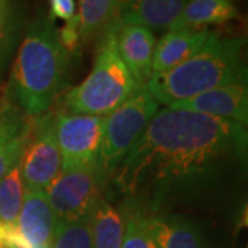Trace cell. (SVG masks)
<instances>
[{
  "label": "cell",
  "mask_w": 248,
  "mask_h": 248,
  "mask_svg": "<svg viewBox=\"0 0 248 248\" xmlns=\"http://www.w3.org/2000/svg\"><path fill=\"white\" fill-rule=\"evenodd\" d=\"M247 127L164 107L110 177L146 215L219 203L246 178Z\"/></svg>",
  "instance_id": "6da1fadb"
},
{
  "label": "cell",
  "mask_w": 248,
  "mask_h": 248,
  "mask_svg": "<svg viewBox=\"0 0 248 248\" xmlns=\"http://www.w3.org/2000/svg\"><path fill=\"white\" fill-rule=\"evenodd\" d=\"M71 57L48 13L40 10L25 28L7 86L10 97L25 115L36 119L51 109L68 83Z\"/></svg>",
  "instance_id": "7a4b0ae2"
},
{
  "label": "cell",
  "mask_w": 248,
  "mask_h": 248,
  "mask_svg": "<svg viewBox=\"0 0 248 248\" xmlns=\"http://www.w3.org/2000/svg\"><path fill=\"white\" fill-rule=\"evenodd\" d=\"M244 48L243 36L211 32L195 55L170 71L152 75L146 87L160 105L171 107L210 90L247 83Z\"/></svg>",
  "instance_id": "3957f363"
},
{
  "label": "cell",
  "mask_w": 248,
  "mask_h": 248,
  "mask_svg": "<svg viewBox=\"0 0 248 248\" xmlns=\"http://www.w3.org/2000/svg\"><path fill=\"white\" fill-rule=\"evenodd\" d=\"M115 22L101 35L89 76L63 98V107L69 113L107 116L138 87L117 53Z\"/></svg>",
  "instance_id": "277c9868"
},
{
  "label": "cell",
  "mask_w": 248,
  "mask_h": 248,
  "mask_svg": "<svg viewBox=\"0 0 248 248\" xmlns=\"http://www.w3.org/2000/svg\"><path fill=\"white\" fill-rule=\"evenodd\" d=\"M159 109L160 104L148 87L138 86L122 105L104 116L102 141L97 160L101 182L113 175Z\"/></svg>",
  "instance_id": "5b68a950"
},
{
  "label": "cell",
  "mask_w": 248,
  "mask_h": 248,
  "mask_svg": "<svg viewBox=\"0 0 248 248\" xmlns=\"http://www.w3.org/2000/svg\"><path fill=\"white\" fill-rule=\"evenodd\" d=\"M97 166L61 169L46 190L58 222L87 219L101 197Z\"/></svg>",
  "instance_id": "8992f818"
},
{
  "label": "cell",
  "mask_w": 248,
  "mask_h": 248,
  "mask_svg": "<svg viewBox=\"0 0 248 248\" xmlns=\"http://www.w3.org/2000/svg\"><path fill=\"white\" fill-rule=\"evenodd\" d=\"M61 170V155L55 138V113L35 119L21 156V174L27 192H46Z\"/></svg>",
  "instance_id": "52a82bcc"
},
{
  "label": "cell",
  "mask_w": 248,
  "mask_h": 248,
  "mask_svg": "<svg viewBox=\"0 0 248 248\" xmlns=\"http://www.w3.org/2000/svg\"><path fill=\"white\" fill-rule=\"evenodd\" d=\"M104 116L55 113V138L61 169L97 166L102 141Z\"/></svg>",
  "instance_id": "ba28073f"
},
{
  "label": "cell",
  "mask_w": 248,
  "mask_h": 248,
  "mask_svg": "<svg viewBox=\"0 0 248 248\" xmlns=\"http://www.w3.org/2000/svg\"><path fill=\"white\" fill-rule=\"evenodd\" d=\"M58 219L46 192H25L16 226L3 231V248H53Z\"/></svg>",
  "instance_id": "9c48e42d"
},
{
  "label": "cell",
  "mask_w": 248,
  "mask_h": 248,
  "mask_svg": "<svg viewBox=\"0 0 248 248\" xmlns=\"http://www.w3.org/2000/svg\"><path fill=\"white\" fill-rule=\"evenodd\" d=\"M171 108L192 110L247 127L248 87L247 83H234L210 90L196 97L171 105Z\"/></svg>",
  "instance_id": "30bf717a"
},
{
  "label": "cell",
  "mask_w": 248,
  "mask_h": 248,
  "mask_svg": "<svg viewBox=\"0 0 248 248\" xmlns=\"http://www.w3.org/2000/svg\"><path fill=\"white\" fill-rule=\"evenodd\" d=\"M115 40L117 53L137 86H146L152 78V61L156 45L153 32L141 25L124 24L116 19Z\"/></svg>",
  "instance_id": "8fae6325"
},
{
  "label": "cell",
  "mask_w": 248,
  "mask_h": 248,
  "mask_svg": "<svg viewBox=\"0 0 248 248\" xmlns=\"http://www.w3.org/2000/svg\"><path fill=\"white\" fill-rule=\"evenodd\" d=\"M35 119L27 116L6 91L0 98V181L21 160Z\"/></svg>",
  "instance_id": "7c38bea8"
},
{
  "label": "cell",
  "mask_w": 248,
  "mask_h": 248,
  "mask_svg": "<svg viewBox=\"0 0 248 248\" xmlns=\"http://www.w3.org/2000/svg\"><path fill=\"white\" fill-rule=\"evenodd\" d=\"M208 29H169L155 45L152 75L167 72L195 55L207 42Z\"/></svg>",
  "instance_id": "4fadbf2b"
},
{
  "label": "cell",
  "mask_w": 248,
  "mask_h": 248,
  "mask_svg": "<svg viewBox=\"0 0 248 248\" xmlns=\"http://www.w3.org/2000/svg\"><path fill=\"white\" fill-rule=\"evenodd\" d=\"M146 221L159 248H211L200 226L182 214L146 215Z\"/></svg>",
  "instance_id": "5bb4252c"
},
{
  "label": "cell",
  "mask_w": 248,
  "mask_h": 248,
  "mask_svg": "<svg viewBox=\"0 0 248 248\" xmlns=\"http://www.w3.org/2000/svg\"><path fill=\"white\" fill-rule=\"evenodd\" d=\"M189 0H123L119 21L153 31H169Z\"/></svg>",
  "instance_id": "9a60e30c"
},
{
  "label": "cell",
  "mask_w": 248,
  "mask_h": 248,
  "mask_svg": "<svg viewBox=\"0 0 248 248\" xmlns=\"http://www.w3.org/2000/svg\"><path fill=\"white\" fill-rule=\"evenodd\" d=\"M239 17L232 0H189L181 16L170 29H207Z\"/></svg>",
  "instance_id": "2e32d148"
},
{
  "label": "cell",
  "mask_w": 248,
  "mask_h": 248,
  "mask_svg": "<svg viewBox=\"0 0 248 248\" xmlns=\"http://www.w3.org/2000/svg\"><path fill=\"white\" fill-rule=\"evenodd\" d=\"M89 219L93 248H122L124 237L123 210H119L101 195Z\"/></svg>",
  "instance_id": "e0dca14e"
},
{
  "label": "cell",
  "mask_w": 248,
  "mask_h": 248,
  "mask_svg": "<svg viewBox=\"0 0 248 248\" xmlns=\"http://www.w3.org/2000/svg\"><path fill=\"white\" fill-rule=\"evenodd\" d=\"M25 17L16 0H0V83L25 32Z\"/></svg>",
  "instance_id": "ac0fdd59"
},
{
  "label": "cell",
  "mask_w": 248,
  "mask_h": 248,
  "mask_svg": "<svg viewBox=\"0 0 248 248\" xmlns=\"http://www.w3.org/2000/svg\"><path fill=\"white\" fill-rule=\"evenodd\" d=\"M123 0H79L81 45L99 37L119 18Z\"/></svg>",
  "instance_id": "d6986e66"
},
{
  "label": "cell",
  "mask_w": 248,
  "mask_h": 248,
  "mask_svg": "<svg viewBox=\"0 0 248 248\" xmlns=\"http://www.w3.org/2000/svg\"><path fill=\"white\" fill-rule=\"evenodd\" d=\"M25 192L19 160L0 181V228L3 231L16 226Z\"/></svg>",
  "instance_id": "ffe728a7"
},
{
  "label": "cell",
  "mask_w": 248,
  "mask_h": 248,
  "mask_svg": "<svg viewBox=\"0 0 248 248\" xmlns=\"http://www.w3.org/2000/svg\"><path fill=\"white\" fill-rule=\"evenodd\" d=\"M124 237L122 248H159L152 237L146 214L137 207L124 203Z\"/></svg>",
  "instance_id": "44dd1931"
},
{
  "label": "cell",
  "mask_w": 248,
  "mask_h": 248,
  "mask_svg": "<svg viewBox=\"0 0 248 248\" xmlns=\"http://www.w3.org/2000/svg\"><path fill=\"white\" fill-rule=\"evenodd\" d=\"M89 218L58 222L54 232L53 248H93Z\"/></svg>",
  "instance_id": "7402d4cb"
},
{
  "label": "cell",
  "mask_w": 248,
  "mask_h": 248,
  "mask_svg": "<svg viewBox=\"0 0 248 248\" xmlns=\"http://www.w3.org/2000/svg\"><path fill=\"white\" fill-rule=\"evenodd\" d=\"M58 36H60V42H61L62 47L71 55L79 50V47L81 46V36H80V25L78 16H75L69 21H66L63 28L58 31Z\"/></svg>",
  "instance_id": "603a6c76"
},
{
  "label": "cell",
  "mask_w": 248,
  "mask_h": 248,
  "mask_svg": "<svg viewBox=\"0 0 248 248\" xmlns=\"http://www.w3.org/2000/svg\"><path fill=\"white\" fill-rule=\"evenodd\" d=\"M48 17L53 21L63 19L69 21L76 16V1L75 0H48Z\"/></svg>",
  "instance_id": "cb8c5ba5"
},
{
  "label": "cell",
  "mask_w": 248,
  "mask_h": 248,
  "mask_svg": "<svg viewBox=\"0 0 248 248\" xmlns=\"http://www.w3.org/2000/svg\"><path fill=\"white\" fill-rule=\"evenodd\" d=\"M0 248H3V236H1V228H0Z\"/></svg>",
  "instance_id": "d4e9b609"
},
{
  "label": "cell",
  "mask_w": 248,
  "mask_h": 248,
  "mask_svg": "<svg viewBox=\"0 0 248 248\" xmlns=\"http://www.w3.org/2000/svg\"><path fill=\"white\" fill-rule=\"evenodd\" d=\"M4 248H10V247H4Z\"/></svg>",
  "instance_id": "484cf974"
}]
</instances>
